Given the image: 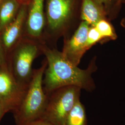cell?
I'll use <instances>...</instances> for the list:
<instances>
[{
  "label": "cell",
  "instance_id": "cell-16",
  "mask_svg": "<svg viewBox=\"0 0 125 125\" xmlns=\"http://www.w3.org/2000/svg\"><path fill=\"white\" fill-rule=\"evenodd\" d=\"M22 125H57L45 118L41 117Z\"/></svg>",
  "mask_w": 125,
  "mask_h": 125
},
{
  "label": "cell",
  "instance_id": "cell-3",
  "mask_svg": "<svg viewBox=\"0 0 125 125\" xmlns=\"http://www.w3.org/2000/svg\"><path fill=\"white\" fill-rule=\"evenodd\" d=\"M47 65L45 58L39 68L33 69L31 80L22 98L13 112L16 125H22L43 116L48 99L43 84Z\"/></svg>",
  "mask_w": 125,
  "mask_h": 125
},
{
  "label": "cell",
  "instance_id": "cell-7",
  "mask_svg": "<svg viewBox=\"0 0 125 125\" xmlns=\"http://www.w3.org/2000/svg\"><path fill=\"white\" fill-rule=\"evenodd\" d=\"M90 26L85 21H81L70 37L63 40L61 52L64 58L73 64L78 66L88 51L87 40Z\"/></svg>",
  "mask_w": 125,
  "mask_h": 125
},
{
  "label": "cell",
  "instance_id": "cell-8",
  "mask_svg": "<svg viewBox=\"0 0 125 125\" xmlns=\"http://www.w3.org/2000/svg\"><path fill=\"white\" fill-rule=\"evenodd\" d=\"M45 0H31L28 4L24 37L42 42L45 26Z\"/></svg>",
  "mask_w": 125,
  "mask_h": 125
},
{
  "label": "cell",
  "instance_id": "cell-4",
  "mask_svg": "<svg viewBox=\"0 0 125 125\" xmlns=\"http://www.w3.org/2000/svg\"><path fill=\"white\" fill-rule=\"evenodd\" d=\"M40 43L23 37L12 49L10 66L8 67L17 83L24 88H27L31 80L34 60L42 54Z\"/></svg>",
  "mask_w": 125,
  "mask_h": 125
},
{
  "label": "cell",
  "instance_id": "cell-15",
  "mask_svg": "<svg viewBox=\"0 0 125 125\" xmlns=\"http://www.w3.org/2000/svg\"><path fill=\"white\" fill-rule=\"evenodd\" d=\"M98 43L104 44L103 39L94 26H90L87 40L88 50Z\"/></svg>",
  "mask_w": 125,
  "mask_h": 125
},
{
  "label": "cell",
  "instance_id": "cell-2",
  "mask_svg": "<svg viewBox=\"0 0 125 125\" xmlns=\"http://www.w3.org/2000/svg\"><path fill=\"white\" fill-rule=\"evenodd\" d=\"M82 0H47L43 42L54 45L58 39L72 36L81 21Z\"/></svg>",
  "mask_w": 125,
  "mask_h": 125
},
{
  "label": "cell",
  "instance_id": "cell-5",
  "mask_svg": "<svg viewBox=\"0 0 125 125\" xmlns=\"http://www.w3.org/2000/svg\"><path fill=\"white\" fill-rule=\"evenodd\" d=\"M82 89L76 86H67L55 90L48 95L42 117L57 125H63L69 113L80 100Z\"/></svg>",
  "mask_w": 125,
  "mask_h": 125
},
{
  "label": "cell",
  "instance_id": "cell-9",
  "mask_svg": "<svg viewBox=\"0 0 125 125\" xmlns=\"http://www.w3.org/2000/svg\"><path fill=\"white\" fill-rule=\"evenodd\" d=\"M28 4L26 3L21 4L16 17L0 33V39L5 52L12 49L24 37Z\"/></svg>",
  "mask_w": 125,
  "mask_h": 125
},
{
  "label": "cell",
  "instance_id": "cell-13",
  "mask_svg": "<svg viewBox=\"0 0 125 125\" xmlns=\"http://www.w3.org/2000/svg\"><path fill=\"white\" fill-rule=\"evenodd\" d=\"M94 27L102 36L104 43L116 40L118 38L115 27L107 19L99 21Z\"/></svg>",
  "mask_w": 125,
  "mask_h": 125
},
{
  "label": "cell",
  "instance_id": "cell-17",
  "mask_svg": "<svg viewBox=\"0 0 125 125\" xmlns=\"http://www.w3.org/2000/svg\"><path fill=\"white\" fill-rule=\"evenodd\" d=\"M6 64H7V63L6 58L5 52L2 44L0 36V65H3Z\"/></svg>",
  "mask_w": 125,
  "mask_h": 125
},
{
  "label": "cell",
  "instance_id": "cell-19",
  "mask_svg": "<svg viewBox=\"0 0 125 125\" xmlns=\"http://www.w3.org/2000/svg\"><path fill=\"white\" fill-rule=\"evenodd\" d=\"M120 25L121 27H122L125 30V15L124 16L121 20L120 22Z\"/></svg>",
  "mask_w": 125,
  "mask_h": 125
},
{
  "label": "cell",
  "instance_id": "cell-11",
  "mask_svg": "<svg viewBox=\"0 0 125 125\" xmlns=\"http://www.w3.org/2000/svg\"><path fill=\"white\" fill-rule=\"evenodd\" d=\"M22 3L19 0H3L0 5V33L16 17Z\"/></svg>",
  "mask_w": 125,
  "mask_h": 125
},
{
  "label": "cell",
  "instance_id": "cell-18",
  "mask_svg": "<svg viewBox=\"0 0 125 125\" xmlns=\"http://www.w3.org/2000/svg\"><path fill=\"white\" fill-rule=\"evenodd\" d=\"M8 111L6 108H5L3 104L0 101V121L2 119V117H3L5 114Z\"/></svg>",
  "mask_w": 125,
  "mask_h": 125
},
{
  "label": "cell",
  "instance_id": "cell-20",
  "mask_svg": "<svg viewBox=\"0 0 125 125\" xmlns=\"http://www.w3.org/2000/svg\"><path fill=\"white\" fill-rule=\"evenodd\" d=\"M21 1H22L21 3H28V1L31 0H19Z\"/></svg>",
  "mask_w": 125,
  "mask_h": 125
},
{
  "label": "cell",
  "instance_id": "cell-10",
  "mask_svg": "<svg viewBox=\"0 0 125 125\" xmlns=\"http://www.w3.org/2000/svg\"><path fill=\"white\" fill-rule=\"evenodd\" d=\"M81 21H85L90 26H94L99 21L108 19L103 4L99 0H82Z\"/></svg>",
  "mask_w": 125,
  "mask_h": 125
},
{
  "label": "cell",
  "instance_id": "cell-14",
  "mask_svg": "<svg viewBox=\"0 0 125 125\" xmlns=\"http://www.w3.org/2000/svg\"><path fill=\"white\" fill-rule=\"evenodd\" d=\"M104 6L107 18L110 21L115 20L119 16L122 5L125 0H99Z\"/></svg>",
  "mask_w": 125,
  "mask_h": 125
},
{
  "label": "cell",
  "instance_id": "cell-6",
  "mask_svg": "<svg viewBox=\"0 0 125 125\" xmlns=\"http://www.w3.org/2000/svg\"><path fill=\"white\" fill-rule=\"evenodd\" d=\"M26 89L18 83L7 64L0 65V101L8 112L18 107Z\"/></svg>",
  "mask_w": 125,
  "mask_h": 125
},
{
  "label": "cell",
  "instance_id": "cell-12",
  "mask_svg": "<svg viewBox=\"0 0 125 125\" xmlns=\"http://www.w3.org/2000/svg\"><path fill=\"white\" fill-rule=\"evenodd\" d=\"M63 125H88L85 106L80 100L69 113Z\"/></svg>",
  "mask_w": 125,
  "mask_h": 125
},
{
  "label": "cell",
  "instance_id": "cell-21",
  "mask_svg": "<svg viewBox=\"0 0 125 125\" xmlns=\"http://www.w3.org/2000/svg\"><path fill=\"white\" fill-rule=\"evenodd\" d=\"M3 0H0V5L1 4V3H2V2L3 1Z\"/></svg>",
  "mask_w": 125,
  "mask_h": 125
},
{
  "label": "cell",
  "instance_id": "cell-1",
  "mask_svg": "<svg viewBox=\"0 0 125 125\" xmlns=\"http://www.w3.org/2000/svg\"><path fill=\"white\" fill-rule=\"evenodd\" d=\"M40 47L47 63L43 84L48 96L55 90L67 86H76L89 92L95 89L93 75L98 69L96 56L90 60L86 69H82L70 62L61 52L53 47L42 42Z\"/></svg>",
  "mask_w": 125,
  "mask_h": 125
}]
</instances>
